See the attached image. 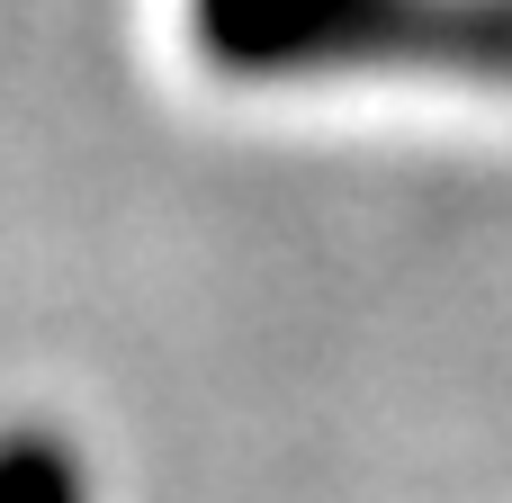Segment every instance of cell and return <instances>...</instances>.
<instances>
[{"instance_id": "obj_1", "label": "cell", "mask_w": 512, "mask_h": 503, "mask_svg": "<svg viewBox=\"0 0 512 503\" xmlns=\"http://www.w3.org/2000/svg\"><path fill=\"white\" fill-rule=\"evenodd\" d=\"M0 503H90V486L45 432H9L0 441Z\"/></svg>"}]
</instances>
